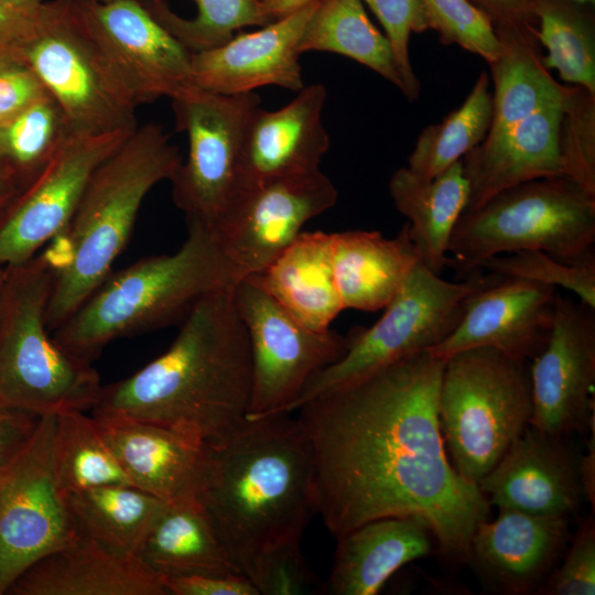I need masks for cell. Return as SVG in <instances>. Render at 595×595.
<instances>
[{
  "label": "cell",
  "mask_w": 595,
  "mask_h": 595,
  "mask_svg": "<svg viewBox=\"0 0 595 595\" xmlns=\"http://www.w3.org/2000/svg\"><path fill=\"white\" fill-rule=\"evenodd\" d=\"M41 418L22 410L0 408V470L28 446Z\"/></svg>",
  "instance_id": "obj_47"
},
{
  "label": "cell",
  "mask_w": 595,
  "mask_h": 595,
  "mask_svg": "<svg viewBox=\"0 0 595 595\" xmlns=\"http://www.w3.org/2000/svg\"><path fill=\"white\" fill-rule=\"evenodd\" d=\"M3 279H4V267L0 266V293H1Z\"/></svg>",
  "instance_id": "obj_55"
},
{
  "label": "cell",
  "mask_w": 595,
  "mask_h": 595,
  "mask_svg": "<svg viewBox=\"0 0 595 595\" xmlns=\"http://www.w3.org/2000/svg\"><path fill=\"white\" fill-rule=\"evenodd\" d=\"M569 439L529 424L477 483L489 505L543 517L576 515L585 497Z\"/></svg>",
  "instance_id": "obj_18"
},
{
  "label": "cell",
  "mask_w": 595,
  "mask_h": 595,
  "mask_svg": "<svg viewBox=\"0 0 595 595\" xmlns=\"http://www.w3.org/2000/svg\"><path fill=\"white\" fill-rule=\"evenodd\" d=\"M499 57L489 64L494 80L491 123L485 138H495L539 109L563 102L566 86L544 67L534 28L495 29Z\"/></svg>",
  "instance_id": "obj_31"
},
{
  "label": "cell",
  "mask_w": 595,
  "mask_h": 595,
  "mask_svg": "<svg viewBox=\"0 0 595 595\" xmlns=\"http://www.w3.org/2000/svg\"><path fill=\"white\" fill-rule=\"evenodd\" d=\"M300 51L331 52L351 58L403 94L404 85L389 41L370 21L361 0H320L303 32Z\"/></svg>",
  "instance_id": "obj_33"
},
{
  "label": "cell",
  "mask_w": 595,
  "mask_h": 595,
  "mask_svg": "<svg viewBox=\"0 0 595 595\" xmlns=\"http://www.w3.org/2000/svg\"><path fill=\"white\" fill-rule=\"evenodd\" d=\"M69 136L60 106L46 91L0 125V165L11 172L23 191L46 169Z\"/></svg>",
  "instance_id": "obj_37"
},
{
  "label": "cell",
  "mask_w": 595,
  "mask_h": 595,
  "mask_svg": "<svg viewBox=\"0 0 595 595\" xmlns=\"http://www.w3.org/2000/svg\"><path fill=\"white\" fill-rule=\"evenodd\" d=\"M491 112L489 76L482 72L459 108L422 130L407 167L422 178L437 176L485 139Z\"/></svg>",
  "instance_id": "obj_35"
},
{
  "label": "cell",
  "mask_w": 595,
  "mask_h": 595,
  "mask_svg": "<svg viewBox=\"0 0 595 595\" xmlns=\"http://www.w3.org/2000/svg\"><path fill=\"white\" fill-rule=\"evenodd\" d=\"M234 288L201 300L162 355L102 386L93 415L163 425L210 447L231 437L247 421L252 386L249 338Z\"/></svg>",
  "instance_id": "obj_2"
},
{
  "label": "cell",
  "mask_w": 595,
  "mask_h": 595,
  "mask_svg": "<svg viewBox=\"0 0 595 595\" xmlns=\"http://www.w3.org/2000/svg\"><path fill=\"white\" fill-rule=\"evenodd\" d=\"M563 175L595 197V94L570 85L560 126Z\"/></svg>",
  "instance_id": "obj_40"
},
{
  "label": "cell",
  "mask_w": 595,
  "mask_h": 595,
  "mask_svg": "<svg viewBox=\"0 0 595 595\" xmlns=\"http://www.w3.org/2000/svg\"><path fill=\"white\" fill-rule=\"evenodd\" d=\"M25 64L60 106L71 136L133 131L138 104L87 31L76 0L43 2L22 44Z\"/></svg>",
  "instance_id": "obj_10"
},
{
  "label": "cell",
  "mask_w": 595,
  "mask_h": 595,
  "mask_svg": "<svg viewBox=\"0 0 595 595\" xmlns=\"http://www.w3.org/2000/svg\"><path fill=\"white\" fill-rule=\"evenodd\" d=\"M79 537L137 556L165 501L132 486L108 485L64 494Z\"/></svg>",
  "instance_id": "obj_32"
},
{
  "label": "cell",
  "mask_w": 595,
  "mask_h": 595,
  "mask_svg": "<svg viewBox=\"0 0 595 595\" xmlns=\"http://www.w3.org/2000/svg\"><path fill=\"white\" fill-rule=\"evenodd\" d=\"M137 556L162 578L242 574L199 498L167 502Z\"/></svg>",
  "instance_id": "obj_30"
},
{
  "label": "cell",
  "mask_w": 595,
  "mask_h": 595,
  "mask_svg": "<svg viewBox=\"0 0 595 595\" xmlns=\"http://www.w3.org/2000/svg\"><path fill=\"white\" fill-rule=\"evenodd\" d=\"M193 18L173 12L165 0H142L151 14L190 52L219 46L237 31L269 23L260 0H192Z\"/></svg>",
  "instance_id": "obj_38"
},
{
  "label": "cell",
  "mask_w": 595,
  "mask_h": 595,
  "mask_svg": "<svg viewBox=\"0 0 595 595\" xmlns=\"http://www.w3.org/2000/svg\"><path fill=\"white\" fill-rule=\"evenodd\" d=\"M437 411L452 466L477 485L530 423V361L491 347L454 354L445 360Z\"/></svg>",
  "instance_id": "obj_8"
},
{
  "label": "cell",
  "mask_w": 595,
  "mask_h": 595,
  "mask_svg": "<svg viewBox=\"0 0 595 595\" xmlns=\"http://www.w3.org/2000/svg\"><path fill=\"white\" fill-rule=\"evenodd\" d=\"M234 301L246 326L251 354L247 419L286 413L307 380L345 354L348 335L306 327L250 277L237 282Z\"/></svg>",
  "instance_id": "obj_12"
},
{
  "label": "cell",
  "mask_w": 595,
  "mask_h": 595,
  "mask_svg": "<svg viewBox=\"0 0 595 595\" xmlns=\"http://www.w3.org/2000/svg\"><path fill=\"white\" fill-rule=\"evenodd\" d=\"M480 10L495 29L534 28L540 0H468Z\"/></svg>",
  "instance_id": "obj_48"
},
{
  "label": "cell",
  "mask_w": 595,
  "mask_h": 595,
  "mask_svg": "<svg viewBox=\"0 0 595 595\" xmlns=\"http://www.w3.org/2000/svg\"><path fill=\"white\" fill-rule=\"evenodd\" d=\"M55 415L41 418L20 455L0 470V595L34 562L79 536L53 470Z\"/></svg>",
  "instance_id": "obj_13"
},
{
  "label": "cell",
  "mask_w": 595,
  "mask_h": 595,
  "mask_svg": "<svg viewBox=\"0 0 595 595\" xmlns=\"http://www.w3.org/2000/svg\"><path fill=\"white\" fill-rule=\"evenodd\" d=\"M133 131L67 138L46 169L2 214L0 266L31 259L66 230L96 169Z\"/></svg>",
  "instance_id": "obj_15"
},
{
  "label": "cell",
  "mask_w": 595,
  "mask_h": 595,
  "mask_svg": "<svg viewBox=\"0 0 595 595\" xmlns=\"http://www.w3.org/2000/svg\"><path fill=\"white\" fill-rule=\"evenodd\" d=\"M558 292L539 282L501 277L472 299L455 329L428 351L446 360L462 350L491 347L531 361L551 335Z\"/></svg>",
  "instance_id": "obj_19"
},
{
  "label": "cell",
  "mask_w": 595,
  "mask_h": 595,
  "mask_svg": "<svg viewBox=\"0 0 595 595\" xmlns=\"http://www.w3.org/2000/svg\"><path fill=\"white\" fill-rule=\"evenodd\" d=\"M563 105L539 109L501 134L485 138L462 158L469 185L464 212L518 184L563 175L559 148Z\"/></svg>",
  "instance_id": "obj_24"
},
{
  "label": "cell",
  "mask_w": 595,
  "mask_h": 595,
  "mask_svg": "<svg viewBox=\"0 0 595 595\" xmlns=\"http://www.w3.org/2000/svg\"><path fill=\"white\" fill-rule=\"evenodd\" d=\"M130 484L165 502L199 496L213 483V450L176 430L137 420L97 418Z\"/></svg>",
  "instance_id": "obj_22"
},
{
  "label": "cell",
  "mask_w": 595,
  "mask_h": 595,
  "mask_svg": "<svg viewBox=\"0 0 595 595\" xmlns=\"http://www.w3.org/2000/svg\"><path fill=\"white\" fill-rule=\"evenodd\" d=\"M428 29L445 45L456 44L494 63L501 43L491 21L468 0H420Z\"/></svg>",
  "instance_id": "obj_42"
},
{
  "label": "cell",
  "mask_w": 595,
  "mask_h": 595,
  "mask_svg": "<svg viewBox=\"0 0 595 595\" xmlns=\"http://www.w3.org/2000/svg\"><path fill=\"white\" fill-rule=\"evenodd\" d=\"M595 197L567 176L537 178L499 192L464 212L447 252L463 277L485 260L541 250L575 262L594 253Z\"/></svg>",
  "instance_id": "obj_7"
},
{
  "label": "cell",
  "mask_w": 595,
  "mask_h": 595,
  "mask_svg": "<svg viewBox=\"0 0 595 595\" xmlns=\"http://www.w3.org/2000/svg\"><path fill=\"white\" fill-rule=\"evenodd\" d=\"M182 158L162 126L136 130L91 175L62 236L67 266L55 272L46 309L50 331L58 328L110 274L127 246L141 204L164 180L171 181Z\"/></svg>",
  "instance_id": "obj_5"
},
{
  "label": "cell",
  "mask_w": 595,
  "mask_h": 595,
  "mask_svg": "<svg viewBox=\"0 0 595 595\" xmlns=\"http://www.w3.org/2000/svg\"><path fill=\"white\" fill-rule=\"evenodd\" d=\"M46 93L24 63L0 68V125L11 120Z\"/></svg>",
  "instance_id": "obj_45"
},
{
  "label": "cell",
  "mask_w": 595,
  "mask_h": 595,
  "mask_svg": "<svg viewBox=\"0 0 595 595\" xmlns=\"http://www.w3.org/2000/svg\"><path fill=\"white\" fill-rule=\"evenodd\" d=\"M586 452L580 456L578 473L585 499L595 510V419L589 423Z\"/></svg>",
  "instance_id": "obj_50"
},
{
  "label": "cell",
  "mask_w": 595,
  "mask_h": 595,
  "mask_svg": "<svg viewBox=\"0 0 595 595\" xmlns=\"http://www.w3.org/2000/svg\"><path fill=\"white\" fill-rule=\"evenodd\" d=\"M7 595H169L162 577L138 556L79 537L29 566Z\"/></svg>",
  "instance_id": "obj_25"
},
{
  "label": "cell",
  "mask_w": 595,
  "mask_h": 595,
  "mask_svg": "<svg viewBox=\"0 0 595 595\" xmlns=\"http://www.w3.org/2000/svg\"><path fill=\"white\" fill-rule=\"evenodd\" d=\"M55 270L41 255L4 267L0 293V408L57 415L91 410L102 386L91 363L63 350L46 325Z\"/></svg>",
  "instance_id": "obj_6"
},
{
  "label": "cell",
  "mask_w": 595,
  "mask_h": 595,
  "mask_svg": "<svg viewBox=\"0 0 595 595\" xmlns=\"http://www.w3.org/2000/svg\"><path fill=\"white\" fill-rule=\"evenodd\" d=\"M22 192L15 177L0 165V218L12 201Z\"/></svg>",
  "instance_id": "obj_51"
},
{
  "label": "cell",
  "mask_w": 595,
  "mask_h": 595,
  "mask_svg": "<svg viewBox=\"0 0 595 595\" xmlns=\"http://www.w3.org/2000/svg\"><path fill=\"white\" fill-rule=\"evenodd\" d=\"M388 187L397 210L409 219V236L420 261L441 275L453 263L452 257L446 256L448 242L469 196L462 159L433 178H422L407 166L400 167Z\"/></svg>",
  "instance_id": "obj_29"
},
{
  "label": "cell",
  "mask_w": 595,
  "mask_h": 595,
  "mask_svg": "<svg viewBox=\"0 0 595 595\" xmlns=\"http://www.w3.org/2000/svg\"><path fill=\"white\" fill-rule=\"evenodd\" d=\"M52 463L64 494L108 485H131L96 418L84 411L55 415Z\"/></svg>",
  "instance_id": "obj_34"
},
{
  "label": "cell",
  "mask_w": 595,
  "mask_h": 595,
  "mask_svg": "<svg viewBox=\"0 0 595 595\" xmlns=\"http://www.w3.org/2000/svg\"><path fill=\"white\" fill-rule=\"evenodd\" d=\"M3 3L11 6L32 9L39 7L43 1L42 0H0Z\"/></svg>",
  "instance_id": "obj_53"
},
{
  "label": "cell",
  "mask_w": 595,
  "mask_h": 595,
  "mask_svg": "<svg viewBox=\"0 0 595 595\" xmlns=\"http://www.w3.org/2000/svg\"><path fill=\"white\" fill-rule=\"evenodd\" d=\"M248 277L313 331L329 329L344 310L334 277L332 234L301 231L268 268Z\"/></svg>",
  "instance_id": "obj_28"
},
{
  "label": "cell",
  "mask_w": 595,
  "mask_h": 595,
  "mask_svg": "<svg viewBox=\"0 0 595 595\" xmlns=\"http://www.w3.org/2000/svg\"><path fill=\"white\" fill-rule=\"evenodd\" d=\"M444 365L420 351L299 409L313 448L317 515L335 538L374 519L416 516L444 559L467 563L490 505L445 451L437 411Z\"/></svg>",
  "instance_id": "obj_1"
},
{
  "label": "cell",
  "mask_w": 595,
  "mask_h": 595,
  "mask_svg": "<svg viewBox=\"0 0 595 595\" xmlns=\"http://www.w3.org/2000/svg\"><path fill=\"white\" fill-rule=\"evenodd\" d=\"M98 1H101V2H109V1H112V0H98Z\"/></svg>",
  "instance_id": "obj_56"
},
{
  "label": "cell",
  "mask_w": 595,
  "mask_h": 595,
  "mask_svg": "<svg viewBox=\"0 0 595 595\" xmlns=\"http://www.w3.org/2000/svg\"><path fill=\"white\" fill-rule=\"evenodd\" d=\"M170 99L175 128L188 141L186 160L171 178L173 203L186 219L213 227L238 193L245 131L260 97L188 85Z\"/></svg>",
  "instance_id": "obj_11"
},
{
  "label": "cell",
  "mask_w": 595,
  "mask_h": 595,
  "mask_svg": "<svg viewBox=\"0 0 595 595\" xmlns=\"http://www.w3.org/2000/svg\"><path fill=\"white\" fill-rule=\"evenodd\" d=\"M537 39L548 51L547 69L595 94V25L587 7L567 0H540L536 10Z\"/></svg>",
  "instance_id": "obj_36"
},
{
  "label": "cell",
  "mask_w": 595,
  "mask_h": 595,
  "mask_svg": "<svg viewBox=\"0 0 595 595\" xmlns=\"http://www.w3.org/2000/svg\"><path fill=\"white\" fill-rule=\"evenodd\" d=\"M43 2L36 8L26 9L0 1V42L24 43L39 24Z\"/></svg>",
  "instance_id": "obj_49"
},
{
  "label": "cell",
  "mask_w": 595,
  "mask_h": 595,
  "mask_svg": "<svg viewBox=\"0 0 595 595\" xmlns=\"http://www.w3.org/2000/svg\"><path fill=\"white\" fill-rule=\"evenodd\" d=\"M318 1L253 32L239 31L219 46L192 53V85L223 95L251 93L264 86L298 93L304 87L300 43Z\"/></svg>",
  "instance_id": "obj_20"
},
{
  "label": "cell",
  "mask_w": 595,
  "mask_h": 595,
  "mask_svg": "<svg viewBox=\"0 0 595 595\" xmlns=\"http://www.w3.org/2000/svg\"><path fill=\"white\" fill-rule=\"evenodd\" d=\"M383 28L391 46L394 62L404 85L403 95L410 101L416 100L421 84L409 56L411 32L422 33L428 24L420 0H361Z\"/></svg>",
  "instance_id": "obj_43"
},
{
  "label": "cell",
  "mask_w": 595,
  "mask_h": 595,
  "mask_svg": "<svg viewBox=\"0 0 595 595\" xmlns=\"http://www.w3.org/2000/svg\"><path fill=\"white\" fill-rule=\"evenodd\" d=\"M169 595H259L248 576H170L162 578Z\"/></svg>",
  "instance_id": "obj_46"
},
{
  "label": "cell",
  "mask_w": 595,
  "mask_h": 595,
  "mask_svg": "<svg viewBox=\"0 0 595 595\" xmlns=\"http://www.w3.org/2000/svg\"><path fill=\"white\" fill-rule=\"evenodd\" d=\"M338 193L321 171L270 180L240 190L210 227L244 277L268 268L312 218L333 207Z\"/></svg>",
  "instance_id": "obj_14"
},
{
  "label": "cell",
  "mask_w": 595,
  "mask_h": 595,
  "mask_svg": "<svg viewBox=\"0 0 595 595\" xmlns=\"http://www.w3.org/2000/svg\"><path fill=\"white\" fill-rule=\"evenodd\" d=\"M569 520L499 509L477 526L467 563L491 593L537 594L569 544Z\"/></svg>",
  "instance_id": "obj_21"
},
{
  "label": "cell",
  "mask_w": 595,
  "mask_h": 595,
  "mask_svg": "<svg viewBox=\"0 0 595 595\" xmlns=\"http://www.w3.org/2000/svg\"><path fill=\"white\" fill-rule=\"evenodd\" d=\"M530 372L529 424L564 437L588 432L595 418V307L558 292L551 335Z\"/></svg>",
  "instance_id": "obj_16"
},
{
  "label": "cell",
  "mask_w": 595,
  "mask_h": 595,
  "mask_svg": "<svg viewBox=\"0 0 595 595\" xmlns=\"http://www.w3.org/2000/svg\"><path fill=\"white\" fill-rule=\"evenodd\" d=\"M479 269L562 288L573 292L581 302L595 307V253L566 262L541 250H520L494 256L482 262Z\"/></svg>",
  "instance_id": "obj_39"
},
{
  "label": "cell",
  "mask_w": 595,
  "mask_h": 595,
  "mask_svg": "<svg viewBox=\"0 0 595 595\" xmlns=\"http://www.w3.org/2000/svg\"><path fill=\"white\" fill-rule=\"evenodd\" d=\"M326 95L324 85L312 84L279 109L259 106L252 112L242 142L238 192L320 170L329 148V136L322 122Z\"/></svg>",
  "instance_id": "obj_23"
},
{
  "label": "cell",
  "mask_w": 595,
  "mask_h": 595,
  "mask_svg": "<svg viewBox=\"0 0 595 595\" xmlns=\"http://www.w3.org/2000/svg\"><path fill=\"white\" fill-rule=\"evenodd\" d=\"M332 255L343 307L360 311L385 309L420 260L408 223L391 239L379 231L334 232Z\"/></svg>",
  "instance_id": "obj_27"
},
{
  "label": "cell",
  "mask_w": 595,
  "mask_h": 595,
  "mask_svg": "<svg viewBox=\"0 0 595 595\" xmlns=\"http://www.w3.org/2000/svg\"><path fill=\"white\" fill-rule=\"evenodd\" d=\"M595 594L594 512L578 524L560 562L539 587L537 595Z\"/></svg>",
  "instance_id": "obj_44"
},
{
  "label": "cell",
  "mask_w": 595,
  "mask_h": 595,
  "mask_svg": "<svg viewBox=\"0 0 595 595\" xmlns=\"http://www.w3.org/2000/svg\"><path fill=\"white\" fill-rule=\"evenodd\" d=\"M212 450L215 477L199 499L247 576L263 545L302 536L317 513L312 444L299 419L282 412L247 419Z\"/></svg>",
  "instance_id": "obj_3"
},
{
  "label": "cell",
  "mask_w": 595,
  "mask_h": 595,
  "mask_svg": "<svg viewBox=\"0 0 595 595\" xmlns=\"http://www.w3.org/2000/svg\"><path fill=\"white\" fill-rule=\"evenodd\" d=\"M336 540L323 594L376 595L393 573L430 555L436 543L429 523L416 516L374 519Z\"/></svg>",
  "instance_id": "obj_26"
},
{
  "label": "cell",
  "mask_w": 595,
  "mask_h": 595,
  "mask_svg": "<svg viewBox=\"0 0 595 595\" xmlns=\"http://www.w3.org/2000/svg\"><path fill=\"white\" fill-rule=\"evenodd\" d=\"M18 63L25 64L22 46L0 42V68Z\"/></svg>",
  "instance_id": "obj_52"
},
{
  "label": "cell",
  "mask_w": 595,
  "mask_h": 595,
  "mask_svg": "<svg viewBox=\"0 0 595 595\" xmlns=\"http://www.w3.org/2000/svg\"><path fill=\"white\" fill-rule=\"evenodd\" d=\"M82 20L138 106L192 85L190 53L142 0H76Z\"/></svg>",
  "instance_id": "obj_17"
},
{
  "label": "cell",
  "mask_w": 595,
  "mask_h": 595,
  "mask_svg": "<svg viewBox=\"0 0 595 595\" xmlns=\"http://www.w3.org/2000/svg\"><path fill=\"white\" fill-rule=\"evenodd\" d=\"M300 534H290L263 545L247 576L259 595L323 593L321 583L302 553Z\"/></svg>",
  "instance_id": "obj_41"
},
{
  "label": "cell",
  "mask_w": 595,
  "mask_h": 595,
  "mask_svg": "<svg viewBox=\"0 0 595 595\" xmlns=\"http://www.w3.org/2000/svg\"><path fill=\"white\" fill-rule=\"evenodd\" d=\"M567 1L580 4V6L588 7L591 4H594L595 0H567Z\"/></svg>",
  "instance_id": "obj_54"
},
{
  "label": "cell",
  "mask_w": 595,
  "mask_h": 595,
  "mask_svg": "<svg viewBox=\"0 0 595 595\" xmlns=\"http://www.w3.org/2000/svg\"><path fill=\"white\" fill-rule=\"evenodd\" d=\"M501 277L477 270L463 281H446L419 260L386 305L383 315L370 327H356L348 334L345 354L307 380L286 413L388 364L440 344L458 325L472 299Z\"/></svg>",
  "instance_id": "obj_9"
},
{
  "label": "cell",
  "mask_w": 595,
  "mask_h": 595,
  "mask_svg": "<svg viewBox=\"0 0 595 595\" xmlns=\"http://www.w3.org/2000/svg\"><path fill=\"white\" fill-rule=\"evenodd\" d=\"M173 253L144 257L110 274L53 334L69 355L91 363L118 338L182 322L204 298L242 278L214 230L186 219Z\"/></svg>",
  "instance_id": "obj_4"
}]
</instances>
